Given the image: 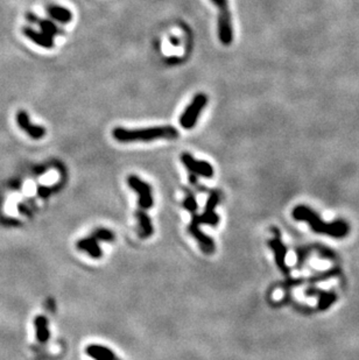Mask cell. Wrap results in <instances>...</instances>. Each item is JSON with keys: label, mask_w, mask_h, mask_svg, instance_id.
I'll list each match as a JSON object with an SVG mask.
<instances>
[{"label": "cell", "mask_w": 359, "mask_h": 360, "mask_svg": "<svg viewBox=\"0 0 359 360\" xmlns=\"http://www.w3.org/2000/svg\"><path fill=\"white\" fill-rule=\"evenodd\" d=\"M127 184L131 189H133L138 194V204L139 209L146 211L152 209L154 201L152 195V187L147 182L138 177L137 175H130L127 177Z\"/></svg>", "instance_id": "6"}, {"label": "cell", "mask_w": 359, "mask_h": 360, "mask_svg": "<svg viewBox=\"0 0 359 360\" xmlns=\"http://www.w3.org/2000/svg\"><path fill=\"white\" fill-rule=\"evenodd\" d=\"M114 140L121 144L151 143L155 140H175L180 137V132L172 125L152 126L145 128H125L118 126L112 131Z\"/></svg>", "instance_id": "1"}, {"label": "cell", "mask_w": 359, "mask_h": 360, "mask_svg": "<svg viewBox=\"0 0 359 360\" xmlns=\"http://www.w3.org/2000/svg\"><path fill=\"white\" fill-rule=\"evenodd\" d=\"M207 105V96L203 92L197 94L180 117V125L184 130H192L199 120L201 113Z\"/></svg>", "instance_id": "5"}, {"label": "cell", "mask_w": 359, "mask_h": 360, "mask_svg": "<svg viewBox=\"0 0 359 360\" xmlns=\"http://www.w3.org/2000/svg\"><path fill=\"white\" fill-rule=\"evenodd\" d=\"M22 33H24V35L27 36L29 40H32L34 44L40 46V47H42V48H47V49L54 48V46H55L54 38L45 34V33L35 31V29L29 27V26L22 28Z\"/></svg>", "instance_id": "12"}, {"label": "cell", "mask_w": 359, "mask_h": 360, "mask_svg": "<svg viewBox=\"0 0 359 360\" xmlns=\"http://www.w3.org/2000/svg\"><path fill=\"white\" fill-rule=\"evenodd\" d=\"M293 217L298 220H306L311 229L317 233L328 234V236L335 238H343L349 233V225L343 220L325 224L323 220H321L316 216L314 211L304 206L295 207L293 211Z\"/></svg>", "instance_id": "2"}, {"label": "cell", "mask_w": 359, "mask_h": 360, "mask_svg": "<svg viewBox=\"0 0 359 360\" xmlns=\"http://www.w3.org/2000/svg\"><path fill=\"white\" fill-rule=\"evenodd\" d=\"M188 232L195 238L196 242L199 243L201 250H202V252L204 254H212L213 252H215L216 246H215V243H213L212 238L209 237L204 232H202L200 229V226L189 225L188 226Z\"/></svg>", "instance_id": "10"}, {"label": "cell", "mask_w": 359, "mask_h": 360, "mask_svg": "<svg viewBox=\"0 0 359 360\" xmlns=\"http://www.w3.org/2000/svg\"><path fill=\"white\" fill-rule=\"evenodd\" d=\"M85 352H87L88 356H90L91 358L96 360H120L110 349L102 345H89Z\"/></svg>", "instance_id": "16"}, {"label": "cell", "mask_w": 359, "mask_h": 360, "mask_svg": "<svg viewBox=\"0 0 359 360\" xmlns=\"http://www.w3.org/2000/svg\"><path fill=\"white\" fill-rule=\"evenodd\" d=\"M46 11L49 14L51 18L56 20L60 24H69V22L72 20V12L67 7H63V6L51 4L47 6Z\"/></svg>", "instance_id": "15"}, {"label": "cell", "mask_w": 359, "mask_h": 360, "mask_svg": "<svg viewBox=\"0 0 359 360\" xmlns=\"http://www.w3.org/2000/svg\"><path fill=\"white\" fill-rule=\"evenodd\" d=\"M136 217L138 219V225H139V230H138V234L141 239H147L152 236L154 232L153 225H152V219L148 216L146 211L138 209L136 211Z\"/></svg>", "instance_id": "14"}, {"label": "cell", "mask_w": 359, "mask_h": 360, "mask_svg": "<svg viewBox=\"0 0 359 360\" xmlns=\"http://www.w3.org/2000/svg\"><path fill=\"white\" fill-rule=\"evenodd\" d=\"M183 206L184 209L189 211V212H194V211H197V202L195 195H194L190 190L186 191V198L183 201Z\"/></svg>", "instance_id": "19"}, {"label": "cell", "mask_w": 359, "mask_h": 360, "mask_svg": "<svg viewBox=\"0 0 359 360\" xmlns=\"http://www.w3.org/2000/svg\"><path fill=\"white\" fill-rule=\"evenodd\" d=\"M16 123L22 131H25L29 137L34 140L42 139L46 135V130L44 126L40 125H34L29 120V115L26 111H19L16 113Z\"/></svg>", "instance_id": "8"}, {"label": "cell", "mask_w": 359, "mask_h": 360, "mask_svg": "<svg viewBox=\"0 0 359 360\" xmlns=\"http://www.w3.org/2000/svg\"><path fill=\"white\" fill-rule=\"evenodd\" d=\"M273 231H274L275 237L273 238V239L269 240L268 244H269V246L273 249V251H274L275 260H276V263H278L279 268L281 269L282 272L288 273V267L286 266V262H285V257H286V253H287V250H286V247L283 246V244L281 243V237H280L279 231L276 229H273Z\"/></svg>", "instance_id": "11"}, {"label": "cell", "mask_w": 359, "mask_h": 360, "mask_svg": "<svg viewBox=\"0 0 359 360\" xmlns=\"http://www.w3.org/2000/svg\"><path fill=\"white\" fill-rule=\"evenodd\" d=\"M219 201H220V193L217 190H212L209 195V198H207L203 213L199 214L197 213V211L190 212V214H192V222H190L189 225H193V226H201V225L216 226V225H218L219 217H218V214L215 212V210H216V206H218Z\"/></svg>", "instance_id": "3"}, {"label": "cell", "mask_w": 359, "mask_h": 360, "mask_svg": "<svg viewBox=\"0 0 359 360\" xmlns=\"http://www.w3.org/2000/svg\"><path fill=\"white\" fill-rule=\"evenodd\" d=\"M26 18H27L28 21L32 22V24H38L39 26H40L42 33L51 36V38H54V36L65 35V32L63 31V29H62L60 26H57L52 21H51V20L40 19L39 16L33 14V13H28V14L26 15Z\"/></svg>", "instance_id": "9"}, {"label": "cell", "mask_w": 359, "mask_h": 360, "mask_svg": "<svg viewBox=\"0 0 359 360\" xmlns=\"http://www.w3.org/2000/svg\"><path fill=\"white\" fill-rule=\"evenodd\" d=\"M91 237H94L97 242H106V243L113 242L114 238H116L114 233L112 232L111 230L104 229V227H98V229L92 231Z\"/></svg>", "instance_id": "18"}, {"label": "cell", "mask_w": 359, "mask_h": 360, "mask_svg": "<svg viewBox=\"0 0 359 360\" xmlns=\"http://www.w3.org/2000/svg\"><path fill=\"white\" fill-rule=\"evenodd\" d=\"M170 41H172L173 42V45L174 46H179V40H176L175 38H174V36H172V38H170Z\"/></svg>", "instance_id": "20"}, {"label": "cell", "mask_w": 359, "mask_h": 360, "mask_svg": "<svg viewBox=\"0 0 359 360\" xmlns=\"http://www.w3.org/2000/svg\"><path fill=\"white\" fill-rule=\"evenodd\" d=\"M218 8V39L224 46H230L233 41V28L229 0H211Z\"/></svg>", "instance_id": "4"}, {"label": "cell", "mask_w": 359, "mask_h": 360, "mask_svg": "<svg viewBox=\"0 0 359 360\" xmlns=\"http://www.w3.org/2000/svg\"><path fill=\"white\" fill-rule=\"evenodd\" d=\"M76 247L82 252L88 253L94 259H100L103 256V252H102L101 246L98 245V242L91 236L88 238H82V239L78 240L76 243Z\"/></svg>", "instance_id": "13"}, {"label": "cell", "mask_w": 359, "mask_h": 360, "mask_svg": "<svg viewBox=\"0 0 359 360\" xmlns=\"http://www.w3.org/2000/svg\"><path fill=\"white\" fill-rule=\"evenodd\" d=\"M181 161L192 175L205 178H211L213 176V168L211 164L206 161L196 160L190 153H182Z\"/></svg>", "instance_id": "7"}, {"label": "cell", "mask_w": 359, "mask_h": 360, "mask_svg": "<svg viewBox=\"0 0 359 360\" xmlns=\"http://www.w3.org/2000/svg\"><path fill=\"white\" fill-rule=\"evenodd\" d=\"M34 328L36 333V339L45 344L51 338V331L48 328V319L45 316H38L34 319Z\"/></svg>", "instance_id": "17"}]
</instances>
